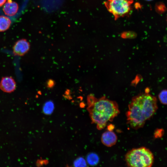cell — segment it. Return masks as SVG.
Instances as JSON below:
<instances>
[{
    "label": "cell",
    "instance_id": "cell-1",
    "mask_svg": "<svg viewBox=\"0 0 167 167\" xmlns=\"http://www.w3.org/2000/svg\"><path fill=\"white\" fill-rule=\"evenodd\" d=\"M158 108L156 98L147 93L134 96L128 105L126 115L127 123L132 129L142 127Z\"/></svg>",
    "mask_w": 167,
    "mask_h": 167
},
{
    "label": "cell",
    "instance_id": "cell-2",
    "mask_svg": "<svg viewBox=\"0 0 167 167\" xmlns=\"http://www.w3.org/2000/svg\"><path fill=\"white\" fill-rule=\"evenodd\" d=\"M87 100V110L92 122L96 125L98 130L104 129L120 113L117 103L105 96L97 98L90 94L88 96Z\"/></svg>",
    "mask_w": 167,
    "mask_h": 167
},
{
    "label": "cell",
    "instance_id": "cell-3",
    "mask_svg": "<svg viewBox=\"0 0 167 167\" xmlns=\"http://www.w3.org/2000/svg\"><path fill=\"white\" fill-rule=\"evenodd\" d=\"M127 166L131 167H150L153 163L154 156L148 148L141 147L133 148L125 156Z\"/></svg>",
    "mask_w": 167,
    "mask_h": 167
},
{
    "label": "cell",
    "instance_id": "cell-4",
    "mask_svg": "<svg viewBox=\"0 0 167 167\" xmlns=\"http://www.w3.org/2000/svg\"><path fill=\"white\" fill-rule=\"evenodd\" d=\"M133 0H107L104 5L115 20L128 15L131 11Z\"/></svg>",
    "mask_w": 167,
    "mask_h": 167
},
{
    "label": "cell",
    "instance_id": "cell-5",
    "mask_svg": "<svg viewBox=\"0 0 167 167\" xmlns=\"http://www.w3.org/2000/svg\"><path fill=\"white\" fill-rule=\"evenodd\" d=\"M30 48L29 43L25 39L17 41L14 44L13 48V53L14 55L23 56L26 54Z\"/></svg>",
    "mask_w": 167,
    "mask_h": 167
},
{
    "label": "cell",
    "instance_id": "cell-6",
    "mask_svg": "<svg viewBox=\"0 0 167 167\" xmlns=\"http://www.w3.org/2000/svg\"><path fill=\"white\" fill-rule=\"evenodd\" d=\"M16 88V83L13 78L10 76L2 78L0 82V88L4 92L11 93Z\"/></svg>",
    "mask_w": 167,
    "mask_h": 167
},
{
    "label": "cell",
    "instance_id": "cell-7",
    "mask_svg": "<svg viewBox=\"0 0 167 167\" xmlns=\"http://www.w3.org/2000/svg\"><path fill=\"white\" fill-rule=\"evenodd\" d=\"M101 140L102 143L105 146L111 147L116 143L117 137L113 131L108 130L102 134Z\"/></svg>",
    "mask_w": 167,
    "mask_h": 167
},
{
    "label": "cell",
    "instance_id": "cell-8",
    "mask_svg": "<svg viewBox=\"0 0 167 167\" xmlns=\"http://www.w3.org/2000/svg\"><path fill=\"white\" fill-rule=\"evenodd\" d=\"M19 5L13 0H7L3 5V11L4 14L8 16H13L17 12Z\"/></svg>",
    "mask_w": 167,
    "mask_h": 167
},
{
    "label": "cell",
    "instance_id": "cell-9",
    "mask_svg": "<svg viewBox=\"0 0 167 167\" xmlns=\"http://www.w3.org/2000/svg\"><path fill=\"white\" fill-rule=\"evenodd\" d=\"M11 21L7 16H0V32H3L7 30L11 24Z\"/></svg>",
    "mask_w": 167,
    "mask_h": 167
},
{
    "label": "cell",
    "instance_id": "cell-10",
    "mask_svg": "<svg viewBox=\"0 0 167 167\" xmlns=\"http://www.w3.org/2000/svg\"><path fill=\"white\" fill-rule=\"evenodd\" d=\"M54 109V102L51 101H49L44 103L43 106L42 111L45 114L49 115L52 113Z\"/></svg>",
    "mask_w": 167,
    "mask_h": 167
},
{
    "label": "cell",
    "instance_id": "cell-11",
    "mask_svg": "<svg viewBox=\"0 0 167 167\" xmlns=\"http://www.w3.org/2000/svg\"><path fill=\"white\" fill-rule=\"evenodd\" d=\"M99 160V157L97 155L93 152L89 153L86 157L87 163L91 166L96 165L98 163Z\"/></svg>",
    "mask_w": 167,
    "mask_h": 167
},
{
    "label": "cell",
    "instance_id": "cell-12",
    "mask_svg": "<svg viewBox=\"0 0 167 167\" xmlns=\"http://www.w3.org/2000/svg\"><path fill=\"white\" fill-rule=\"evenodd\" d=\"M75 167H86L87 164L84 159L82 157H80L75 160L73 162Z\"/></svg>",
    "mask_w": 167,
    "mask_h": 167
},
{
    "label": "cell",
    "instance_id": "cell-13",
    "mask_svg": "<svg viewBox=\"0 0 167 167\" xmlns=\"http://www.w3.org/2000/svg\"><path fill=\"white\" fill-rule=\"evenodd\" d=\"M160 102L164 105H167V90H164L161 91L158 95Z\"/></svg>",
    "mask_w": 167,
    "mask_h": 167
},
{
    "label": "cell",
    "instance_id": "cell-14",
    "mask_svg": "<svg viewBox=\"0 0 167 167\" xmlns=\"http://www.w3.org/2000/svg\"><path fill=\"white\" fill-rule=\"evenodd\" d=\"M156 11L158 14H162L166 10V8L164 3L161 2L157 3L155 6Z\"/></svg>",
    "mask_w": 167,
    "mask_h": 167
},
{
    "label": "cell",
    "instance_id": "cell-15",
    "mask_svg": "<svg viewBox=\"0 0 167 167\" xmlns=\"http://www.w3.org/2000/svg\"><path fill=\"white\" fill-rule=\"evenodd\" d=\"M55 84L54 80L52 79H49L47 82L46 85L48 88H51L54 86Z\"/></svg>",
    "mask_w": 167,
    "mask_h": 167
},
{
    "label": "cell",
    "instance_id": "cell-16",
    "mask_svg": "<svg viewBox=\"0 0 167 167\" xmlns=\"http://www.w3.org/2000/svg\"><path fill=\"white\" fill-rule=\"evenodd\" d=\"M108 130L112 131L114 128V126L112 124H110L107 126Z\"/></svg>",
    "mask_w": 167,
    "mask_h": 167
},
{
    "label": "cell",
    "instance_id": "cell-17",
    "mask_svg": "<svg viewBox=\"0 0 167 167\" xmlns=\"http://www.w3.org/2000/svg\"><path fill=\"white\" fill-rule=\"evenodd\" d=\"M6 1V0H0V7L3 6Z\"/></svg>",
    "mask_w": 167,
    "mask_h": 167
},
{
    "label": "cell",
    "instance_id": "cell-18",
    "mask_svg": "<svg viewBox=\"0 0 167 167\" xmlns=\"http://www.w3.org/2000/svg\"><path fill=\"white\" fill-rule=\"evenodd\" d=\"M146 0V1H152V0Z\"/></svg>",
    "mask_w": 167,
    "mask_h": 167
}]
</instances>
